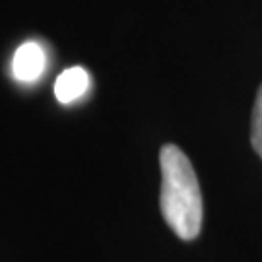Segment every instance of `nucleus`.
Masks as SVG:
<instances>
[{
  "instance_id": "f257e3e1",
  "label": "nucleus",
  "mask_w": 262,
  "mask_h": 262,
  "mask_svg": "<svg viewBox=\"0 0 262 262\" xmlns=\"http://www.w3.org/2000/svg\"><path fill=\"white\" fill-rule=\"evenodd\" d=\"M159 206L163 220L177 237L183 241H192L202 227V194L192 163L181 148L165 144L159 151Z\"/></svg>"
},
{
  "instance_id": "7ed1b4c3",
  "label": "nucleus",
  "mask_w": 262,
  "mask_h": 262,
  "mask_svg": "<svg viewBox=\"0 0 262 262\" xmlns=\"http://www.w3.org/2000/svg\"><path fill=\"white\" fill-rule=\"evenodd\" d=\"M90 84H92V78H90L85 68H82V66L66 68L55 82L56 99L64 105L74 103L80 97H84L85 92L90 90Z\"/></svg>"
},
{
  "instance_id": "f03ea898",
  "label": "nucleus",
  "mask_w": 262,
  "mask_h": 262,
  "mask_svg": "<svg viewBox=\"0 0 262 262\" xmlns=\"http://www.w3.org/2000/svg\"><path fill=\"white\" fill-rule=\"evenodd\" d=\"M45 62H47V58H45L43 47L35 41H28V43L19 45L18 51L14 53L12 76L24 84L37 82L45 72Z\"/></svg>"
},
{
  "instance_id": "20e7f679",
  "label": "nucleus",
  "mask_w": 262,
  "mask_h": 262,
  "mask_svg": "<svg viewBox=\"0 0 262 262\" xmlns=\"http://www.w3.org/2000/svg\"><path fill=\"white\" fill-rule=\"evenodd\" d=\"M251 144L254 151L262 159V84L256 92V101L253 107V119H251Z\"/></svg>"
}]
</instances>
